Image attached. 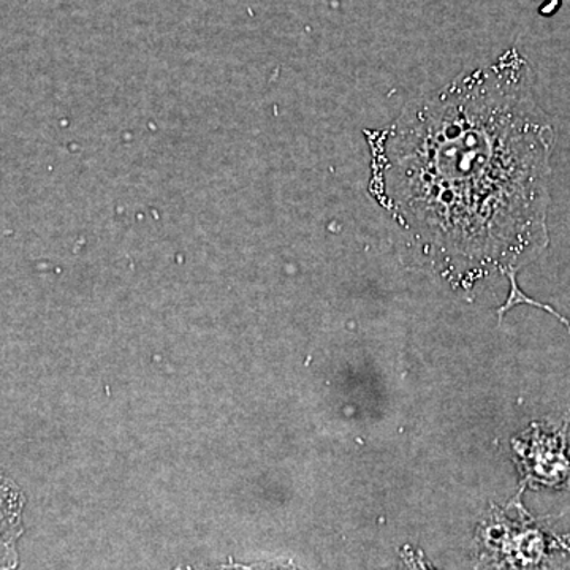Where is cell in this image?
Returning a JSON list of instances; mask_svg holds the SVG:
<instances>
[{
	"label": "cell",
	"instance_id": "cell-1",
	"mask_svg": "<svg viewBox=\"0 0 570 570\" xmlns=\"http://www.w3.org/2000/svg\"><path fill=\"white\" fill-rule=\"evenodd\" d=\"M370 193L452 283L517 273L549 246L554 130L515 50L365 130Z\"/></svg>",
	"mask_w": 570,
	"mask_h": 570
},
{
	"label": "cell",
	"instance_id": "cell-2",
	"mask_svg": "<svg viewBox=\"0 0 570 570\" xmlns=\"http://www.w3.org/2000/svg\"><path fill=\"white\" fill-rule=\"evenodd\" d=\"M478 540V570H561L570 562V535L554 534L520 501L491 513Z\"/></svg>",
	"mask_w": 570,
	"mask_h": 570
},
{
	"label": "cell",
	"instance_id": "cell-3",
	"mask_svg": "<svg viewBox=\"0 0 570 570\" xmlns=\"http://www.w3.org/2000/svg\"><path fill=\"white\" fill-rule=\"evenodd\" d=\"M512 449L521 490L570 491V409L557 422L531 423Z\"/></svg>",
	"mask_w": 570,
	"mask_h": 570
},
{
	"label": "cell",
	"instance_id": "cell-4",
	"mask_svg": "<svg viewBox=\"0 0 570 570\" xmlns=\"http://www.w3.org/2000/svg\"><path fill=\"white\" fill-rule=\"evenodd\" d=\"M24 504L22 491L0 471V570H14L20 564L18 540L24 532Z\"/></svg>",
	"mask_w": 570,
	"mask_h": 570
},
{
	"label": "cell",
	"instance_id": "cell-5",
	"mask_svg": "<svg viewBox=\"0 0 570 570\" xmlns=\"http://www.w3.org/2000/svg\"><path fill=\"white\" fill-rule=\"evenodd\" d=\"M404 570H434L430 564L423 560L420 551L404 549L403 551Z\"/></svg>",
	"mask_w": 570,
	"mask_h": 570
},
{
	"label": "cell",
	"instance_id": "cell-6",
	"mask_svg": "<svg viewBox=\"0 0 570 570\" xmlns=\"http://www.w3.org/2000/svg\"><path fill=\"white\" fill-rule=\"evenodd\" d=\"M217 570H281V569H277V568H245V566H234V568H232V566H228V568H227V566H224V568H220Z\"/></svg>",
	"mask_w": 570,
	"mask_h": 570
},
{
	"label": "cell",
	"instance_id": "cell-7",
	"mask_svg": "<svg viewBox=\"0 0 570 570\" xmlns=\"http://www.w3.org/2000/svg\"><path fill=\"white\" fill-rule=\"evenodd\" d=\"M562 570H570V562H568V564H566L564 568H562Z\"/></svg>",
	"mask_w": 570,
	"mask_h": 570
}]
</instances>
